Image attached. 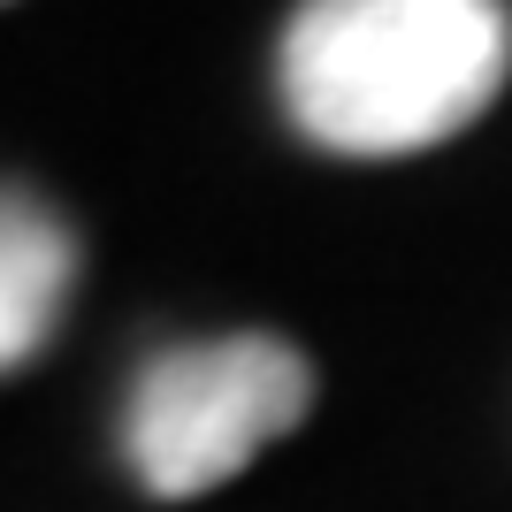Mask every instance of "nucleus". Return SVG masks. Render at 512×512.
Segmentation results:
<instances>
[{"instance_id":"20e7f679","label":"nucleus","mask_w":512,"mask_h":512,"mask_svg":"<svg viewBox=\"0 0 512 512\" xmlns=\"http://www.w3.org/2000/svg\"><path fill=\"white\" fill-rule=\"evenodd\" d=\"M0 8H8V0H0Z\"/></svg>"},{"instance_id":"f257e3e1","label":"nucleus","mask_w":512,"mask_h":512,"mask_svg":"<svg viewBox=\"0 0 512 512\" xmlns=\"http://www.w3.org/2000/svg\"><path fill=\"white\" fill-rule=\"evenodd\" d=\"M512 77V0H299L276 92L299 138L352 161L444 146Z\"/></svg>"},{"instance_id":"7ed1b4c3","label":"nucleus","mask_w":512,"mask_h":512,"mask_svg":"<svg viewBox=\"0 0 512 512\" xmlns=\"http://www.w3.org/2000/svg\"><path fill=\"white\" fill-rule=\"evenodd\" d=\"M85 245L23 184H0V375L31 367L77 299Z\"/></svg>"},{"instance_id":"f03ea898","label":"nucleus","mask_w":512,"mask_h":512,"mask_svg":"<svg viewBox=\"0 0 512 512\" xmlns=\"http://www.w3.org/2000/svg\"><path fill=\"white\" fill-rule=\"evenodd\" d=\"M306 406H314V367L299 344L268 329L161 344L130 375L115 451L146 497L184 505V497L237 482L260 451L306 421Z\"/></svg>"}]
</instances>
